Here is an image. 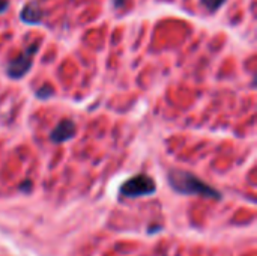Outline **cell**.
Returning a JSON list of instances; mask_svg holds the SVG:
<instances>
[{"label": "cell", "instance_id": "6da1fadb", "mask_svg": "<svg viewBox=\"0 0 257 256\" xmlns=\"http://www.w3.org/2000/svg\"><path fill=\"white\" fill-rule=\"evenodd\" d=\"M167 181L169 186L181 195H196L203 198L221 199V193L218 190L208 186L203 180H200L199 177H196L188 170L172 169L167 174Z\"/></svg>", "mask_w": 257, "mask_h": 256}, {"label": "cell", "instance_id": "7a4b0ae2", "mask_svg": "<svg viewBox=\"0 0 257 256\" xmlns=\"http://www.w3.org/2000/svg\"><path fill=\"white\" fill-rule=\"evenodd\" d=\"M41 42L35 41L33 44H30L23 53H20L17 57H14L12 60H9L5 66V72L11 80H21L26 77V74L32 69L33 66V57L39 50Z\"/></svg>", "mask_w": 257, "mask_h": 256}, {"label": "cell", "instance_id": "3957f363", "mask_svg": "<svg viewBox=\"0 0 257 256\" xmlns=\"http://www.w3.org/2000/svg\"><path fill=\"white\" fill-rule=\"evenodd\" d=\"M157 192V184L155 180L149 175L140 174L136 175L130 180H126L122 186L119 193L125 198L134 199V198H142V196H151Z\"/></svg>", "mask_w": 257, "mask_h": 256}, {"label": "cell", "instance_id": "277c9868", "mask_svg": "<svg viewBox=\"0 0 257 256\" xmlns=\"http://www.w3.org/2000/svg\"><path fill=\"white\" fill-rule=\"evenodd\" d=\"M77 133V125L72 119H62L56 127L54 130L51 131L50 134V139L53 143H65L71 139H74Z\"/></svg>", "mask_w": 257, "mask_h": 256}, {"label": "cell", "instance_id": "5b68a950", "mask_svg": "<svg viewBox=\"0 0 257 256\" xmlns=\"http://www.w3.org/2000/svg\"><path fill=\"white\" fill-rule=\"evenodd\" d=\"M20 20L26 24H41L44 21V9L41 8L39 2L32 0L26 3L20 12Z\"/></svg>", "mask_w": 257, "mask_h": 256}, {"label": "cell", "instance_id": "8992f818", "mask_svg": "<svg viewBox=\"0 0 257 256\" xmlns=\"http://www.w3.org/2000/svg\"><path fill=\"white\" fill-rule=\"evenodd\" d=\"M227 0H200V5L206 9L209 14H215Z\"/></svg>", "mask_w": 257, "mask_h": 256}, {"label": "cell", "instance_id": "52a82bcc", "mask_svg": "<svg viewBox=\"0 0 257 256\" xmlns=\"http://www.w3.org/2000/svg\"><path fill=\"white\" fill-rule=\"evenodd\" d=\"M35 95L39 100H48V98H51L54 95V89L50 84H45V86H41L39 89H36Z\"/></svg>", "mask_w": 257, "mask_h": 256}, {"label": "cell", "instance_id": "ba28073f", "mask_svg": "<svg viewBox=\"0 0 257 256\" xmlns=\"http://www.w3.org/2000/svg\"><path fill=\"white\" fill-rule=\"evenodd\" d=\"M9 9V0H0V14H5Z\"/></svg>", "mask_w": 257, "mask_h": 256}, {"label": "cell", "instance_id": "9c48e42d", "mask_svg": "<svg viewBox=\"0 0 257 256\" xmlns=\"http://www.w3.org/2000/svg\"><path fill=\"white\" fill-rule=\"evenodd\" d=\"M30 189H32V181H29V180H27V181H24V183L20 186V190H23V192H26V193H27Z\"/></svg>", "mask_w": 257, "mask_h": 256}, {"label": "cell", "instance_id": "30bf717a", "mask_svg": "<svg viewBox=\"0 0 257 256\" xmlns=\"http://www.w3.org/2000/svg\"><path fill=\"white\" fill-rule=\"evenodd\" d=\"M123 5V0H114V8H120Z\"/></svg>", "mask_w": 257, "mask_h": 256}]
</instances>
